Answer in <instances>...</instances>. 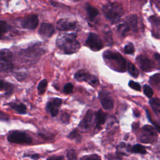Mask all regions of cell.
I'll return each instance as SVG.
<instances>
[{"label": "cell", "instance_id": "cell-37", "mask_svg": "<svg viewBox=\"0 0 160 160\" xmlns=\"http://www.w3.org/2000/svg\"><path fill=\"white\" fill-rule=\"evenodd\" d=\"M81 159L82 160H101L99 156L97 154H91L89 156H86L83 157Z\"/></svg>", "mask_w": 160, "mask_h": 160}, {"label": "cell", "instance_id": "cell-35", "mask_svg": "<svg viewBox=\"0 0 160 160\" xmlns=\"http://www.w3.org/2000/svg\"><path fill=\"white\" fill-rule=\"evenodd\" d=\"M27 76H28V74L25 72H16L14 74V76L18 81L24 80L27 77Z\"/></svg>", "mask_w": 160, "mask_h": 160}, {"label": "cell", "instance_id": "cell-28", "mask_svg": "<svg viewBox=\"0 0 160 160\" xmlns=\"http://www.w3.org/2000/svg\"><path fill=\"white\" fill-rule=\"evenodd\" d=\"M68 138L71 139H75L76 141H79L81 139V136L79 134L77 129H74L71 131L68 135Z\"/></svg>", "mask_w": 160, "mask_h": 160}, {"label": "cell", "instance_id": "cell-44", "mask_svg": "<svg viewBox=\"0 0 160 160\" xmlns=\"http://www.w3.org/2000/svg\"><path fill=\"white\" fill-rule=\"evenodd\" d=\"M154 57L155 59L157 61V62L160 64V54L156 52L154 54Z\"/></svg>", "mask_w": 160, "mask_h": 160}, {"label": "cell", "instance_id": "cell-29", "mask_svg": "<svg viewBox=\"0 0 160 160\" xmlns=\"http://www.w3.org/2000/svg\"><path fill=\"white\" fill-rule=\"evenodd\" d=\"M149 82L151 84L158 85L160 84V74H155L150 78Z\"/></svg>", "mask_w": 160, "mask_h": 160}, {"label": "cell", "instance_id": "cell-2", "mask_svg": "<svg viewBox=\"0 0 160 160\" xmlns=\"http://www.w3.org/2000/svg\"><path fill=\"white\" fill-rule=\"evenodd\" d=\"M44 52V49L41 47V42H37L24 49L21 50L19 56L25 63L32 64L36 63Z\"/></svg>", "mask_w": 160, "mask_h": 160}, {"label": "cell", "instance_id": "cell-18", "mask_svg": "<svg viewBox=\"0 0 160 160\" xmlns=\"http://www.w3.org/2000/svg\"><path fill=\"white\" fill-rule=\"evenodd\" d=\"M91 74L85 69H80L74 74V78L79 81L88 82L91 77Z\"/></svg>", "mask_w": 160, "mask_h": 160}, {"label": "cell", "instance_id": "cell-1", "mask_svg": "<svg viewBox=\"0 0 160 160\" xmlns=\"http://www.w3.org/2000/svg\"><path fill=\"white\" fill-rule=\"evenodd\" d=\"M56 46L64 54H71L78 52L81 44L76 33L60 34L56 39Z\"/></svg>", "mask_w": 160, "mask_h": 160}, {"label": "cell", "instance_id": "cell-24", "mask_svg": "<svg viewBox=\"0 0 160 160\" xmlns=\"http://www.w3.org/2000/svg\"><path fill=\"white\" fill-rule=\"evenodd\" d=\"M128 71L129 73L133 76L134 78H137L139 75V71L137 69V68L135 66L134 64H133L131 62H128Z\"/></svg>", "mask_w": 160, "mask_h": 160}, {"label": "cell", "instance_id": "cell-31", "mask_svg": "<svg viewBox=\"0 0 160 160\" xmlns=\"http://www.w3.org/2000/svg\"><path fill=\"white\" fill-rule=\"evenodd\" d=\"M143 91H144V94L148 97V98H151L152 96V94H153V91H152V89H151V88L146 84L143 86Z\"/></svg>", "mask_w": 160, "mask_h": 160}, {"label": "cell", "instance_id": "cell-30", "mask_svg": "<svg viewBox=\"0 0 160 160\" xmlns=\"http://www.w3.org/2000/svg\"><path fill=\"white\" fill-rule=\"evenodd\" d=\"M149 21L152 24V25L159 26H160V18L156 16H151L149 17Z\"/></svg>", "mask_w": 160, "mask_h": 160}, {"label": "cell", "instance_id": "cell-8", "mask_svg": "<svg viewBox=\"0 0 160 160\" xmlns=\"http://www.w3.org/2000/svg\"><path fill=\"white\" fill-rule=\"evenodd\" d=\"M86 45L92 51H98L103 48V43L99 36L94 32H90L86 40Z\"/></svg>", "mask_w": 160, "mask_h": 160}, {"label": "cell", "instance_id": "cell-20", "mask_svg": "<svg viewBox=\"0 0 160 160\" xmlns=\"http://www.w3.org/2000/svg\"><path fill=\"white\" fill-rule=\"evenodd\" d=\"M14 89V86L8 82L0 79V91H4L6 94H10Z\"/></svg>", "mask_w": 160, "mask_h": 160}, {"label": "cell", "instance_id": "cell-11", "mask_svg": "<svg viewBox=\"0 0 160 160\" xmlns=\"http://www.w3.org/2000/svg\"><path fill=\"white\" fill-rule=\"evenodd\" d=\"M156 138V133L153 128L150 126H144L140 136V141L144 143L153 142Z\"/></svg>", "mask_w": 160, "mask_h": 160}, {"label": "cell", "instance_id": "cell-26", "mask_svg": "<svg viewBox=\"0 0 160 160\" xmlns=\"http://www.w3.org/2000/svg\"><path fill=\"white\" fill-rule=\"evenodd\" d=\"M132 151L135 153H139V154H146V150L144 146L141 144H136L132 148Z\"/></svg>", "mask_w": 160, "mask_h": 160}, {"label": "cell", "instance_id": "cell-13", "mask_svg": "<svg viewBox=\"0 0 160 160\" xmlns=\"http://www.w3.org/2000/svg\"><path fill=\"white\" fill-rule=\"evenodd\" d=\"M62 103V100L56 98L49 101L46 106V111L51 114L52 117L56 116L59 113V107Z\"/></svg>", "mask_w": 160, "mask_h": 160}, {"label": "cell", "instance_id": "cell-15", "mask_svg": "<svg viewBox=\"0 0 160 160\" xmlns=\"http://www.w3.org/2000/svg\"><path fill=\"white\" fill-rule=\"evenodd\" d=\"M136 62L144 71H150L153 68L152 62L146 56L141 54L136 58Z\"/></svg>", "mask_w": 160, "mask_h": 160}, {"label": "cell", "instance_id": "cell-38", "mask_svg": "<svg viewBox=\"0 0 160 160\" xmlns=\"http://www.w3.org/2000/svg\"><path fill=\"white\" fill-rule=\"evenodd\" d=\"M69 118H70L69 115L66 112H64L61 116V120L64 123H68Z\"/></svg>", "mask_w": 160, "mask_h": 160}, {"label": "cell", "instance_id": "cell-34", "mask_svg": "<svg viewBox=\"0 0 160 160\" xmlns=\"http://www.w3.org/2000/svg\"><path fill=\"white\" fill-rule=\"evenodd\" d=\"M67 158L68 160H76L77 156L74 150L71 149L67 153Z\"/></svg>", "mask_w": 160, "mask_h": 160}, {"label": "cell", "instance_id": "cell-21", "mask_svg": "<svg viewBox=\"0 0 160 160\" xmlns=\"http://www.w3.org/2000/svg\"><path fill=\"white\" fill-rule=\"evenodd\" d=\"M106 116V114L102 111L101 109H99L96 113V126L99 127L101 125L103 124L105 122Z\"/></svg>", "mask_w": 160, "mask_h": 160}, {"label": "cell", "instance_id": "cell-10", "mask_svg": "<svg viewBox=\"0 0 160 160\" xmlns=\"http://www.w3.org/2000/svg\"><path fill=\"white\" fill-rule=\"evenodd\" d=\"M56 28L58 30L61 31H72L78 29V24L76 21L63 18L59 19L57 21Z\"/></svg>", "mask_w": 160, "mask_h": 160}, {"label": "cell", "instance_id": "cell-7", "mask_svg": "<svg viewBox=\"0 0 160 160\" xmlns=\"http://www.w3.org/2000/svg\"><path fill=\"white\" fill-rule=\"evenodd\" d=\"M8 140L12 143L20 144H30L32 141V138L26 132L20 131H14L9 133Z\"/></svg>", "mask_w": 160, "mask_h": 160}, {"label": "cell", "instance_id": "cell-25", "mask_svg": "<svg viewBox=\"0 0 160 160\" xmlns=\"http://www.w3.org/2000/svg\"><path fill=\"white\" fill-rule=\"evenodd\" d=\"M48 86V81L46 79H42L41 81L38 86V92L39 94H43L46 91Z\"/></svg>", "mask_w": 160, "mask_h": 160}, {"label": "cell", "instance_id": "cell-45", "mask_svg": "<svg viewBox=\"0 0 160 160\" xmlns=\"http://www.w3.org/2000/svg\"><path fill=\"white\" fill-rule=\"evenodd\" d=\"M74 1H81V0H74Z\"/></svg>", "mask_w": 160, "mask_h": 160}, {"label": "cell", "instance_id": "cell-23", "mask_svg": "<svg viewBox=\"0 0 160 160\" xmlns=\"http://www.w3.org/2000/svg\"><path fill=\"white\" fill-rule=\"evenodd\" d=\"M11 29L9 24L4 20H0V39H1L3 35L6 33Z\"/></svg>", "mask_w": 160, "mask_h": 160}, {"label": "cell", "instance_id": "cell-22", "mask_svg": "<svg viewBox=\"0 0 160 160\" xmlns=\"http://www.w3.org/2000/svg\"><path fill=\"white\" fill-rule=\"evenodd\" d=\"M149 104L152 110L157 114H160V99L153 98L149 100Z\"/></svg>", "mask_w": 160, "mask_h": 160}, {"label": "cell", "instance_id": "cell-17", "mask_svg": "<svg viewBox=\"0 0 160 160\" xmlns=\"http://www.w3.org/2000/svg\"><path fill=\"white\" fill-rule=\"evenodd\" d=\"M85 9H86V11L87 12V15H88L89 21L93 22L95 20L96 18L99 14L98 10L96 8H95L94 7L91 6L89 4H86Z\"/></svg>", "mask_w": 160, "mask_h": 160}, {"label": "cell", "instance_id": "cell-14", "mask_svg": "<svg viewBox=\"0 0 160 160\" xmlns=\"http://www.w3.org/2000/svg\"><path fill=\"white\" fill-rule=\"evenodd\" d=\"M55 32L54 26L50 23H41L39 29V34L42 38H49L51 37Z\"/></svg>", "mask_w": 160, "mask_h": 160}, {"label": "cell", "instance_id": "cell-19", "mask_svg": "<svg viewBox=\"0 0 160 160\" xmlns=\"http://www.w3.org/2000/svg\"><path fill=\"white\" fill-rule=\"evenodd\" d=\"M9 106L11 109L14 110L16 112L20 114H24L26 113L27 108L26 106L22 103H16V102H12L9 104Z\"/></svg>", "mask_w": 160, "mask_h": 160}, {"label": "cell", "instance_id": "cell-33", "mask_svg": "<svg viewBox=\"0 0 160 160\" xmlns=\"http://www.w3.org/2000/svg\"><path fill=\"white\" fill-rule=\"evenodd\" d=\"M73 90V86L71 82L66 84L63 88V92L66 94H69L72 92Z\"/></svg>", "mask_w": 160, "mask_h": 160}, {"label": "cell", "instance_id": "cell-39", "mask_svg": "<svg viewBox=\"0 0 160 160\" xmlns=\"http://www.w3.org/2000/svg\"><path fill=\"white\" fill-rule=\"evenodd\" d=\"M108 160H121V156L118 154H108Z\"/></svg>", "mask_w": 160, "mask_h": 160}, {"label": "cell", "instance_id": "cell-41", "mask_svg": "<svg viewBox=\"0 0 160 160\" xmlns=\"http://www.w3.org/2000/svg\"><path fill=\"white\" fill-rule=\"evenodd\" d=\"M24 156L29 157L30 158H31L32 159H34V160H37V159H38L40 158L39 155L38 154H37V153L30 154H24Z\"/></svg>", "mask_w": 160, "mask_h": 160}, {"label": "cell", "instance_id": "cell-27", "mask_svg": "<svg viewBox=\"0 0 160 160\" xmlns=\"http://www.w3.org/2000/svg\"><path fill=\"white\" fill-rule=\"evenodd\" d=\"M134 51H135L134 46L131 42H129L124 48V51L127 54H134Z\"/></svg>", "mask_w": 160, "mask_h": 160}, {"label": "cell", "instance_id": "cell-36", "mask_svg": "<svg viewBox=\"0 0 160 160\" xmlns=\"http://www.w3.org/2000/svg\"><path fill=\"white\" fill-rule=\"evenodd\" d=\"M129 86L130 88H131L132 89L136 90V91H141V87L140 86V84L138 82H136L133 81H130L129 82Z\"/></svg>", "mask_w": 160, "mask_h": 160}, {"label": "cell", "instance_id": "cell-3", "mask_svg": "<svg viewBox=\"0 0 160 160\" xmlns=\"http://www.w3.org/2000/svg\"><path fill=\"white\" fill-rule=\"evenodd\" d=\"M102 11L106 18L112 24L118 22L124 14L123 6L119 2H111L104 4Z\"/></svg>", "mask_w": 160, "mask_h": 160}, {"label": "cell", "instance_id": "cell-16", "mask_svg": "<svg viewBox=\"0 0 160 160\" xmlns=\"http://www.w3.org/2000/svg\"><path fill=\"white\" fill-rule=\"evenodd\" d=\"M93 120V112L91 110H88L84 116L83 119L80 122L79 127L82 131H87L92 125Z\"/></svg>", "mask_w": 160, "mask_h": 160}, {"label": "cell", "instance_id": "cell-6", "mask_svg": "<svg viewBox=\"0 0 160 160\" xmlns=\"http://www.w3.org/2000/svg\"><path fill=\"white\" fill-rule=\"evenodd\" d=\"M13 68V54L9 49L0 50V72L10 71Z\"/></svg>", "mask_w": 160, "mask_h": 160}, {"label": "cell", "instance_id": "cell-9", "mask_svg": "<svg viewBox=\"0 0 160 160\" xmlns=\"http://www.w3.org/2000/svg\"><path fill=\"white\" fill-rule=\"evenodd\" d=\"M20 24L21 27L24 29L34 30L36 29L39 24L38 16L36 14H32L26 16L21 20Z\"/></svg>", "mask_w": 160, "mask_h": 160}, {"label": "cell", "instance_id": "cell-5", "mask_svg": "<svg viewBox=\"0 0 160 160\" xmlns=\"http://www.w3.org/2000/svg\"><path fill=\"white\" fill-rule=\"evenodd\" d=\"M118 32L119 34L124 37L130 31L136 32L138 31V17L136 15H131L127 19L117 26Z\"/></svg>", "mask_w": 160, "mask_h": 160}, {"label": "cell", "instance_id": "cell-4", "mask_svg": "<svg viewBox=\"0 0 160 160\" xmlns=\"http://www.w3.org/2000/svg\"><path fill=\"white\" fill-rule=\"evenodd\" d=\"M102 57L107 64L114 70L119 72L126 70V61L120 53L108 50L103 52Z\"/></svg>", "mask_w": 160, "mask_h": 160}, {"label": "cell", "instance_id": "cell-40", "mask_svg": "<svg viewBox=\"0 0 160 160\" xmlns=\"http://www.w3.org/2000/svg\"><path fill=\"white\" fill-rule=\"evenodd\" d=\"M146 114H147V116H148V118L149 121L150 122H151V123L155 126V128H156V129L158 130V131H159V132H160V126H159V125L156 124L153 121H152V120L151 119V118H150V115H149V112H148L147 110H146Z\"/></svg>", "mask_w": 160, "mask_h": 160}, {"label": "cell", "instance_id": "cell-42", "mask_svg": "<svg viewBox=\"0 0 160 160\" xmlns=\"http://www.w3.org/2000/svg\"><path fill=\"white\" fill-rule=\"evenodd\" d=\"M47 160H64L63 156H51L47 159Z\"/></svg>", "mask_w": 160, "mask_h": 160}, {"label": "cell", "instance_id": "cell-12", "mask_svg": "<svg viewBox=\"0 0 160 160\" xmlns=\"http://www.w3.org/2000/svg\"><path fill=\"white\" fill-rule=\"evenodd\" d=\"M99 99L102 108L104 109L110 110L113 108V99L109 91L106 90L101 91L99 92Z\"/></svg>", "mask_w": 160, "mask_h": 160}, {"label": "cell", "instance_id": "cell-32", "mask_svg": "<svg viewBox=\"0 0 160 160\" xmlns=\"http://www.w3.org/2000/svg\"><path fill=\"white\" fill-rule=\"evenodd\" d=\"M88 82L89 84H90L91 85H92V86L96 87L99 84V79L96 76H95L94 75H91L89 79L88 80Z\"/></svg>", "mask_w": 160, "mask_h": 160}, {"label": "cell", "instance_id": "cell-43", "mask_svg": "<svg viewBox=\"0 0 160 160\" xmlns=\"http://www.w3.org/2000/svg\"><path fill=\"white\" fill-rule=\"evenodd\" d=\"M8 116L2 112H0V120H3V121H7L8 120Z\"/></svg>", "mask_w": 160, "mask_h": 160}]
</instances>
